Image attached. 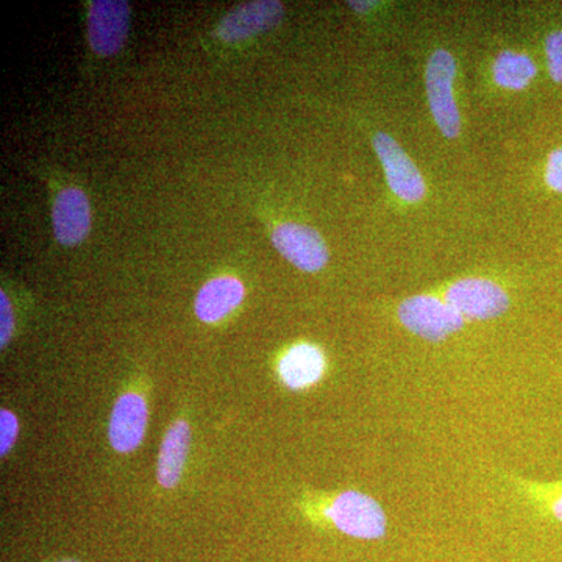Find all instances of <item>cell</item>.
I'll list each match as a JSON object with an SVG mask.
<instances>
[{"mask_svg":"<svg viewBox=\"0 0 562 562\" xmlns=\"http://www.w3.org/2000/svg\"><path fill=\"white\" fill-rule=\"evenodd\" d=\"M14 330L13 306L9 295L0 292V346L5 347L11 339Z\"/></svg>","mask_w":562,"mask_h":562,"instance_id":"ac0fdd59","label":"cell"},{"mask_svg":"<svg viewBox=\"0 0 562 562\" xmlns=\"http://www.w3.org/2000/svg\"><path fill=\"white\" fill-rule=\"evenodd\" d=\"M52 224L61 246H77L87 238L91 228V206L87 194L79 188H65L55 198Z\"/></svg>","mask_w":562,"mask_h":562,"instance_id":"9c48e42d","label":"cell"},{"mask_svg":"<svg viewBox=\"0 0 562 562\" xmlns=\"http://www.w3.org/2000/svg\"><path fill=\"white\" fill-rule=\"evenodd\" d=\"M147 427V403L138 394L121 395L111 413L109 436L116 452L128 453L144 439Z\"/></svg>","mask_w":562,"mask_h":562,"instance_id":"30bf717a","label":"cell"},{"mask_svg":"<svg viewBox=\"0 0 562 562\" xmlns=\"http://www.w3.org/2000/svg\"><path fill=\"white\" fill-rule=\"evenodd\" d=\"M131 31V3L125 0H94L88 10V41L101 57L117 54Z\"/></svg>","mask_w":562,"mask_h":562,"instance_id":"277c9868","label":"cell"},{"mask_svg":"<svg viewBox=\"0 0 562 562\" xmlns=\"http://www.w3.org/2000/svg\"><path fill=\"white\" fill-rule=\"evenodd\" d=\"M191 443V428L184 420H177L166 432L158 457V483L166 490H171L180 482L184 464H187L188 450Z\"/></svg>","mask_w":562,"mask_h":562,"instance_id":"4fadbf2b","label":"cell"},{"mask_svg":"<svg viewBox=\"0 0 562 562\" xmlns=\"http://www.w3.org/2000/svg\"><path fill=\"white\" fill-rule=\"evenodd\" d=\"M322 516L349 538L376 541L386 536V513L375 498L364 492H339L322 508Z\"/></svg>","mask_w":562,"mask_h":562,"instance_id":"6da1fadb","label":"cell"},{"mask_svg":"<svg viewBox=\"0 0 562 562\" xmlns=\"http://www.w3.org/2000/svg\"><path fill=\"white\" fill-rule=\"evenodd\" d=\"M272 244L291 265L303 272H317L328 262V249L319 233L301 224H281L272 232Z\"/></svg>","mask_w":562,"mask_h":562,"instance_id":"8992f818","label":"cell"},{"mask_svg":"<svg viewBox=\"0 0 562 562\" xmlns=\"http://www.w3.org/2000/svg\"><path fill=\"white\" fill-rule=\"evenodd\" d=\"M373 147L382 161L392 192L403 201L419 202L425 195V183L412 158L386 133H376Z\"/></svg>","mask_w":562,"mask_h":562,"instance_id":"52a82bcc","label":"cell"},{"mask_svg":"<svg viewBox=\"0 0 562 562\" xmlns=\"http://www.w3.org/2000/svg\"><path fill=\"white\" fill-rule=\"evenodd\" d=\"M350 5L353 7L355 10L366 11L371 9V2H350Z\"/></svg>","mask_w":562,"mask_h":562,"instance_id":"ffe728a7","label":"cell"},{"mask_svg":"<svg viewBox=\"0 0 562 562\" xmlns=\"http://www.w3.org/2000/svg\"><path fill=\"white\" fill-rule=\"evenodd\" d=\"M58 562H80V561H77V560H63V561H58Z\"/></svg>","mask_w":562,"mask_h":562,"instance_id":"44dd1931","label":"cell"},{"mask_svg":"<svg viewBox=\"0 0 562 562\" xmlns=\"http://www.w3.org/2000/svg\"><path fill=\"white\" fill-rule=\"evenodd\" d=\"M519 487L539 513L562 525V482L539 483L520 480Z\"/></svg>","mask_w":562,"mask_h":562,"instance_id":"9a60e30c","label":"cell"},{"mask_svg":"<svg viewBox=\"0 0 562 562\" xmlns=\"http://www.w3.org/2000/svg\"><path fill=\"white\" fill-rule=\"evenodd\" d=\"M546 181L553 191L562 194V147L552 151L547 162Z\"/></svg>","mask_w":562,"mask_h":562,"instance_id":"d6986e66","label":"cell"},{"mask_svg":"<svg viewBox=\"0 0 562 562\" xmlns=\"http://www.w3.org/2000/svg\"><path fill=\"white\" fill-rule=\"evenodd\" d=\"M443 301L464 319L490 321L509 308V297L497 283L484 279H464L450 284Z\"/></svg>","mask_w":562,"mask_h":562,"instance_id":"5b68a950","label":"cell"},{"mask_svg":"<svg viewBox=\"0 0 562 562\" xmlns=\"http://www.w3.org/2000/svg\"><path fill=\"white\" fill-rule=\"evenodd\" d=\"M283 14V3L276 0L244 3L217 24L214 36L225 43L249 40L279 25Z\"/></svg>","mask_w":562,"mask_h":562,"instance_id":"ba28073f","label":"cell"},{"mask_svg":"<svg viewBox=\"0 0 562 562\" xmlns=\"http://www.w3.org/2000/svg\"><path fill=\"white\" fill-rule=\"evenodd\" d=\"M457 77V63L447 50H436L428 61L427 80L428 101L432 117L447 138H457L461 132V116L453 98V80Z\"/></svg>","mask_w":562,"mask_h":562,"instance_id":"3957f363","label":"cell"},{"mask_svg":"<svg viewBox=\"0 0 562 562\" xmlns=\"http://www.w3.org/2000/svg\"><path fill=\"white\" fill-rule=\"evenodd\" d=\"M18 432H20V424H18L16 416L2 409L0 412V454L2 457H5L16 442Z\"/></svg>","mask_w":562,"mask_h":562,"instance_id":"e0dca14e","label":"cell"},{"mask_svg":"<svg viewBox=\"0 0 562 562\" xmlns=\"http://www.w3.org/2000/svg\"><path fill=\"white\" fill-rule=\"evenodd\" d=\"M327 369L324 351L313 344H295L279 361V375L291 391H303L319 383Z\"/></svg>","mask_w":562,"mask_h":562,"instance_id":"8fae6325","label":"cell"},{"mask_svg":"<svg viewBox=\"0 0 562 562\" xmlns=\"http://www.w3.org/2000/svg\"><path fill=\"white\" fill-rule=\"evenodd\" d=\"M244 294H246L244 284L235 277H220L211 280L195 297V314L206 324L220 322L239 306Z\"/></svg>","mask_w":562,"mask_h":562,"instance_id":"7c38bea8","label":"cell"},{"mask_svg":"<svg viewBox=\"0 0 562 562\" xmlns=\"http://www.w3.org/2000/svg\"><path fill=\"white\" fill-rule=\"evenodd\" d=\"M546 54L550 76L557 83H562V32H553L547 36Z\"/></svg>","mask_w":562,"mask_h":562,"instance_id":"2e32d148","label":"cell"},{"mask_svg":"<svg viewBox=\"0 0 562 562\" xmlns=\"http://www.w3.org/2000/svg\"><path fill=\"white\" fill-rule=\"evenodd\" d=\"M535 63L530 57L516 52H503L494 63V79L508 90H524L535 79Z\"/></svg>","mask_w":562,"mask_h":562,"instance_id":"5bb4252c","label":"cell"},{"mask_svg":"<svg viewBox=\"0 0 562 562\" xmlns=\"http://www.w3.org/2000/svg\"><path fill=\"white\" fill-rule=\"evenodd\" d=\"M398 319L406 330L427 339L442 341L464 327V317L443 299L414 295L398 306Z\"/></svg>","mask_w":562,"mask_h":562,"instance_id":"7a4b0ae2","label":"cell"}]
</instances>
